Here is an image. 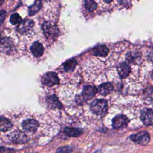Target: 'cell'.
<instances>
[{"label": "cell", "mask_w": 153, "mask_h": 153, "mask_svg": "<svg viewBox=\"0 0 153 153\" xmlns=\"http://www.w3.org/2000/svg\"><path fill=\"white\" fill-rule=\"evenodd\" d=\"M30 49L32 54L36 57H39L42 56L44 53V47L42 44L38 41L33 42Z\"/></svg>", "instance_id": "obj_14"}, {"label": "cell", "mask_w": 153, "mask_h": 153, "mask_svg": "<svg viewBox=\"0 0 153 153\" xmlns=\"http://www.w3.org/2000/svg\"><path fill=\"white\" fill-rule=\"evenodd\" d=\"M139 57L140 56L138 53L130 52L126 56V60L131 63H134L139 59Z\"/></svg>", "instance_id": "obj_21"}, {"label": "cell", "mask_w": 153, "mask_h": 153, "mask_svg": "<svg viewBox=\"0 0 153 153\" xmlns=\"http://www.w3.org/2000/svg\"><path fill=\"white\" fill-rule=\"evenodd\" d=\"M84 6L89 11H93L97 8V4L93 0H84Z\"/></svg>", "instance_id": "obj_20"}, {"label": "cell", "mask_w": 153, "mask_h": 153, "mask_svg": "<svg viewBox=\"0 0 153 153\" xmlns=\"http://www.w3.org/2000/svg\"><path fill=\"white\" fill-rule=\"evenodd\" d=\"M41 81L43 85L47 87H52L59 83V79L55 72H48L43 75Z\"/></svg>", "instance_id": "obj_6"}, {"label": "cell", "mask_w": 153, "mask_h": 153, "mask_svg": "<svg viewBox=\"0 0 153 153\" xmlns=\"http://www.w3.org/2000/svg\"><path fill=\"white\" fill-rule=\"evenodd\" d=\"M91 111L97 115H103L108 110V103L106 100L97 99L94 100L90 106Z\"/></svg>", "instance_id": "obj_1"}, {"label": "cell", "mask_w": 153, "mask_h": 153, "mask_svg": "<svg viewBox=\"0 0 153 153\" xmlns=\"http://www.w3.org/2000/svg\"><path fill=\"white\" fill-rule=\"evenodd\" d=\"M12 122L8 118L1 115L0 120V130L1 132H6L13 127Z\"/></svg>", "instance_id": "obj_16"}, {"label": "cell", "mask_w": 153, "mask_h": 153, "mask_svg": "<svg viewBox=\"0 0 153 153\" xmlns=\"http://www.w3.org/2000/svg\"><path fill=\"white\" fill-rule=\"evenodd\" d=\"M117 70L118 75L121 79L126 78L131 72V69L130 66L125 62H122L120 63L117 66Z\"/></svg>", "instance_id": "obj_13"}, {"label": "cell", "mask_w": 153, "mask_h": 153, "mask_svg": "<svg viewBox=\"0 0 153 153\" xmlns=\"http://www.w3.org/2000/svg\"><path fill=\"white\" fill-rule=\"evenodd\" d=\"M83 130L76 127H65L63 130L64 134L68 137H78L83 133Z\"/></svg>", "instance_id": "obj_12"}, {"label": "cell", "mask_w": 153, "mask_h": 153, "mask_svg": "<svg viewBox=\"0 0 153 153\" xmlns=\"http://www.w3.org/2000/svg\"><path fill=\"white\" fill-rule=\"evenodd\" d=\"M114 87L111 83L105 82L100 84L97 88L98 93L102 96H107L113 91Z\"/></svg>", "instance_id": "obj_15"}, {"label": "cell", "mask_w": 153, "mask_h": 153, "mask_svg": "<svg viewBox=\"0 0 153 153\" xmlns=\"http://www.w3.org/2000/svg\"><path fill=\"white\" fill-rule=\"evenodd\" d=\"M33 25L34 23L32 20L30 19H26L17 26L16 29L20 33H26L31 30L33 28Z\"/></svg>", "instance_id": "obj_8"}, {"label": "cell", "mask_w": 153, "mask_h": 153, "mask_svg": "<svg viewBox=\"0 0 153 153\" xmlns=\"http://www.w3.org/2000/svg\"><path fill=\"white\" fill-rule=\"evenodd\" d=\"M72 148L69 145L60 146L57 148L56 153H71Z\"/></svg>", "instance_id": "obj_23"}, {"label": "cell", "mask_w": 153, "mask_h": 153, "mask_svg": "<svg viewBox=\"0 0 153 153\" xmlns=\"http://www.w3.org/2000/svg\"><path fill=\"white\" fill-rule=\"evenodd\" d=\"M140 120L145 125H153V110L151 109H143L140 114Z\"/></svg>", "instance_id": "obj_9"}, {"label": "cell", "mask_w": 153, "mask_h": 153, "mask_svg": "<svg viewBox=\"0 0 153 153\" xmlns=\"http://www.w3.org/2000/svg\"><path fill=\"white\" fill-rule=\"evenodd\" d=\"M152 79H153V72H152Z\"/></svg>", "instance_id": "obj_26"}, {"label": "cell", "mask_w": 153, "mask_h": 153, "mask_svg": "<svg viewBox=\"0 0 153 153\" xmlns=\"http://www.w3.org/2000/svg\"><path fill=\"white\" fill-rule=\"evenodd\" d=\"M104 1L105 2H106V3H110V2H111L112 1V0H104Z\"/></svg>", "instance_id": "obj_25"}, {"label": "cell", "mask_w": 153, "mask_h": 153, "mask_svg": "<svg viewBox=\"0 0 153 153\" xmlns=\"http://www.w3.org/2000/svg\"><path fill=\"white\" fill-rule=\"evenodd\" d=\"M145 94L146 96V97H148L150 99H153V87H150L147 88L145 90Z\"/></svg>", "instance_id": "obj_24"}, {"label": "cell", "mask_w": 153, "mask_h": 153, "mask_svg": "<svg viewBox=\"0 0 153 153\" xmlns=\"http://www.w3.org/2000/svg\"><path fill=\"white\" fill-rule=\"evenodd\" d=\"M97 91V88L94 85L85 86L82 91V97L85 100H88L92 99Z\"/></svg>", "instance_id": "obj_10"}, {"label": "cell", "mask_w": 153, "mask_h": 153, "mask_svg": "<svg viewBox=\"0 0 153 153\" xmlns=\"http://www.w3.org/2000/svg\"><path fill=\"white\" fill-rule=\"evenodd\" d=\"M130 139L137 144L141 145H147L150 140V136L146 131H140L130 136Z\"/></svg>", "instance_id": "obj_5"}, {"label": "cell", "mask_w": 153, "mask_h": 153, "mask_svg": "<svg viewBox=\"0 0 153 153\" xmlns=\"http://www.w3.org/2000/svg\"><path fill=\"white\" fill-rule=\"evenodd\" d=\"M41 5L42 4H41V0H35L34 4L29 8V15L32 16L36 14L37 11L41 8Z\"/></svg>", "instance_id": "obj_19"}, {"label": "cell", "mask_w": 153, "mask_h": 153, "mask_svg": "<svg viewBox=\"0 0 153 153\" xmlns=\"http://www.w3.org/2000/svg\"><path fill=\"white\" fill-rule=\"evenodd\" d=\"M42 27L44 33L47 38H54L58 35L57 26L52 22H45L42 24Z\"/></svg>", "instance_id": "obj_2"}, {"label": "cell", "mask_w": 153, "mask_h": 153, "mask_svg": "<svg viewBox=\"0 0 153 153\" xmlns=\"http://www.w3.org/2000/svg\"><path fill=\"white\" fill-rule=\"evenodd\" d=\"M76 63L77 62L75 59L68 60L63 64V69L65 71H71L75 68Z\"/></svg>", "instance_id": "obj_18"}, {"label": "cell", "mask_w": 153, "mask_h": 153, "mask_svg": "<svg viewBox=\"0 0 153 153\" xmlns=\"http://www.w3.org/2000/svg\"><path fill=\"white\" fill-rule=\"evenodd\" d=\"M93 53L96 56L105 57L109 53V49L105 45H97L93 49Z\"/></svg>", "instance_id": "obj_17"}, {"label": "cell", "mask_w": 153, "mask_h": 153, "mask_svg": "<svg viewBox=\"0 0 153 153\" xmlns=\"http://www.w3.org/2000/svg\"><path fill=\"white\" fill-rule=\"evenodd\" d=\"M130 120L128 118L123 114H118L114 117L112 120V126L114 129L119 130L126 127Z\"/></svg>", "instance_id": "obj_3"}, {"label": "cell", "mask_w": 153, "mask_h": 153, "mask_svg": "<svg viewBox=\"0 0 153 153\" xmlns=\"http://www.w3.org/2000/svg\"><path fill=\"white\" fill-rule=\"evenodd\" d=\"M46 103L48 107L51 109H60L62 105L55 95L48 96L46 98Z\"/></svg>", "instance_id": "obj_11"}, {"label": "cell", "mask_w": 153, "mask_h": 153, "mask_svg": "<svg viewBox=\"0 0 153 153\" xmlns=\"http://www.w3.org/2000/svg\"><path fill=\"white\" fill-rule=\"evenodd\" d=\"M35 153H36V152H35Z\"/></svg>", "instance_id": "obj_27"}, {"label": "cell", "mask_w": 153, "mask_h": 153, "mask_svg": "<svg viewBox=\"0 0 153 153\" xmlns=\"http://www.w3.org/2000/svg\"><path fill=\"white\" fill-rule=\"evenodd\" d=\"M10 21L13 25H19L22 22V19L18 13H14L10 16Z\"/></svg>", "instance_id": "obj_22"}, {"label": "cell", "mask_w": 153, "mask_h": 153, "mask_svg": "<svg viewBox=\"0 0 153 153\" xmlns=\"http://www.w3.org/2000/svg\"><path fill=\"white\" fill-rule=\"evenodd\" d=\"M8 139L14 143H25L28 142L29 137L20 130H15L8 135Z\"/></svg>", "instance_id": "obj_4"}, {"label": "cell", "mask_w": 153, "mask_h": 153, "mask_svg": "<svg viewBox=\"0 0 153 153\" xmlns=\"http://www.w3.org/2000/svg\"><path fill=\"white\" fill-rule=\"evenodd\" d=\"M22 127L26 132L34 133L39 127V123L34 119H27L23 121Z\"/></svg>", "instance_id": "obj_7"}]
</instances>
